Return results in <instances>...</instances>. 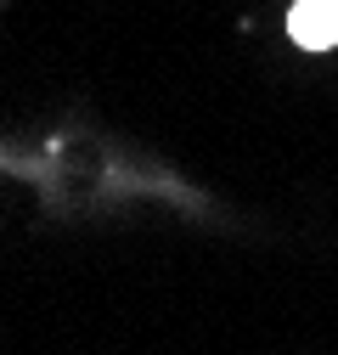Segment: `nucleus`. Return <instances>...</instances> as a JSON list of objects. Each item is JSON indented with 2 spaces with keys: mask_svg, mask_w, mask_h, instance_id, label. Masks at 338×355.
I'll return each instance as SVG.
<instances>
[{
  "mask_svg": "<svg viewBox=\"0 0 338 355\" xmlns=\"http://www.w3.org/2000/svg\"><path fill=\"white\" fill-rule=\"evenodd\" d=\"M287 34L299 40L305 51L338 46V0H299V6L287 12Z\"/></svg>",
  "mask_w": 338,
  "mask_h": 355,
  "instance_id": "nucleus-1",
  "label": "nucleus"
}]
</instances>
